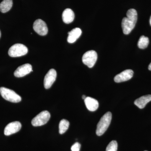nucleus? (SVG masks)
<instances>
[{
  "mask_svg": "<svg viewBox=\"0 0 151 151\" xmlns=\"http://www.w3.org/2000/svg\"><path fill=\"white\" fill-rule=\"evenodd\" d=\"M127 17L122 20V25L124 34L128 35L134 29L137 21L138 15L134 9H130L127 12Z\"/></svg>",
  "mask_w": 151,
  "mask_h": 151,
  "instance_id": "obj_1",
  "label": "nucleus"
},
{
  "mask_svg": "<svg viewBox=\"0 0 151 151\" xmlns=\"http://www.w3.org/2000/svg\"><path fill=\"white\" fill-rule=\"evenodd\" d=\"M112 119V113L108 112L104 114L101 118L97 125L96 134L98 136H102L105 133L111 124Z\"/></svg>",
  "mask_w": 151,
  "mask_h": 151,
  "instance_id": "obj_2",
  "label": "nucleus"
},
{
  "mask_svg": "<svg viewBox=\"0 0 151 151\" xmlns=\"http://www.w3.org/2000/svg\"><path fill=\"white\" fill-rule=\"evenodd\" d=\"M0 94L5 100L12 103H19L22 100L21 97L14 91L6 87L0 88Z\"/></svg>",
  "mask_w": 151,
  "mask_h": 151,
  "instance_id": "obj_3",
  "label": "nucleus"
},
{
  "mask_svg": "<svg viewBox=\"0 0 151 151\" xmlns=\"http://www.w3.org/2000/svg\"><path fill=\"white\" fill-rule=\"evenodd\" d=\"M28 49L26 46L22 44H16L9 49V55L12 57H18L27 54Z\"/></svg>",
  "mask_w": 151,
  "mask_h": 151,
  "instance_id": "obj_4",
  "label": "nucleus"
},
{
  "mask_svg": "<svg viewBox=\"0 0 151 151\" xmlns=\"http://www.w3.org/2000/svg\"><path fill=\"white\" fill-rule=\"evenodd\" d=\"M50 118V114L48 111H42L32 119V124L35 127L43 126L48 122Z\"/></svg>",
  "mask_w": 151,
  "mask_h": 151,
  "instance_id": "obj_5",
  "label": "nucleus"
},
{
  "mask_svg": "<svg viewBox=\"0 0 151 151\" xmlns=\"http://www.w3.org/2000/svg\"><path fill=\"white\" fill-rule=\"evenodd\" d=\"M97 59V55L94 50H89L85 52L82 57V62L88 67L91 68L95 65Z\"/></svg>",
  "mask_w": 151,
  "mask_h": 151,
  "instance_id": "obj_6",
  "label": "nucleus"
},
{
  "mask_svg": "<svg viewBox=\"0 0 151 151\" xmlns=\"http://www.w3.org/2000/svg\"><path fill=\"white\" fill-rule=\"evenodd\" d=\"M33 29L38 34L45 36L47 34L48 29L45 22L40 19H38L34 23Z\"/></svg>",
  "mask_w": 151,
  "mask_h": 151,
  "instance_id": "obj_7",
  "label": "nucleus"
},
{
  "mask_svg": "<svg viewBox=\"0 0 151 151\" xmlns=\"http://www.w3.org/2000/svg\"><path fill=\"white\" fill-rule=\"evenodd\" d=\"M57 73L54 69H51L45 75L44 80V85L46 89H49L56 80Z\"/></svg>",
  "mask_w": 151,
  "mask_h": 151,
  "instance_id": "obj_8",
  "label": "nucleus"
},
{
  "mask_svg": "<svg viewBox=\"0 0 151 151\" xmlns=\"http://www.w3.org/2000/svg\"><path fill=\"white\" fill-rule=\"evenodd\" d=\"M21 124L19 122H12L6 126L4 133L6 136H9L18 132L21 129Z\"/></svg>",
  "mask_w": 151,
  "mask_h": 151,
  "instance_id": "obj_9",
  "label": "nucleus"
},
{
  "mask_svg": "<svg viewBox=\"0 0 151 151\" xmlns=\"http://www.w3.org/2000/svg\"><path fill=\"white\" fill-rule=\"evenodd\" d=\"M32 71L31 65L26 63L19 66L14 72V75L17 77H23Z\"/></svg>",
  "mask_w": 151,
  "mask_h": 151,
  "instance_id": "obj_10",
  "label": "nucleus"
},
{
  "mask_svg": "<svg viewBox=\"0 0 151 151\" xmlns=\"http://www.w3.org/2000/svg\"><path fill=\"white\" fill-rule=\"evenodd\" d=\"M134 71L131 69H127L118 74L114 77V81L116 83L124 82L130 80L133 77Z\"/></svg>",
  "mask_w": 151,
  "mask_h": 151,
  "instance_id": "obj_11",
  "label": "nucleus"
},
{
  "mask_svg": "<svg viewBox=\"0 0 151 151\" xmlns=\"http://www.w3.org/2000/svg\"><path fill=\"white\" fill-rule=\"evenodd\" d=\"M81 33V29L79 28H75L69 32L67 38L68 42L70 43H74L80 37Z\"/></svg>",
  "mask_w": 151,
  "mask_h": 151,
  "instance_id": "obj_12",
  "label": "nucleus"
},
{
  "mask_svg": "<svg viewBox=\"0 0 151 151\" xmlns=\"http://www.w3.org/2000/svg\"><path fill=\"white\" fill-rule=\"evenodd\" d=\"M86 108L91 111H96L99 107V103L96 99L92 97H87L84 100Z\"/></svg>",
  "mask_w": 151,
  "mask_h": 151,
  "instance_id": "obj_13",
  "label": "nucleus"
},
{
  "mask_svg": "<svg viewBox=\"0 0 151 151\" xmlns=\"http://www.w3.org/2000/svg\"><path fill=\"white\" fill-rule=\"evenodd\" d=\"M75 15L71 9H66L62 14L63 21L65 24H69L74 20Z\"/></svg>",
  "mask_w": 151,
  "mask_h": 151,
  "instance_id": "obj_14",
  "label": "nucleus"
},
{
  "mask_svg": "<svg viewBox=\"0 0 151 151\" xmlns=\"http://www.w3.org/2000/svg\"><path fill=\"white\" fill-rule=\"evenodd\" d=\"M151 101V95H145L142 96L134 101V104L140 109H143L146 105Z\"/></svg>",
  "mask_w": 151,
  "mask_h": 151,
  "instance_id": "obj_15",
  "label": "nucleus"
},
{
  "mask_svg": "<svg viewBox=\"0 0 151 151\" xmlns=\"http://www.w3.org/2000/svg\"><path fill=\"white\" fill-rule=\"evenodd\" d=\"M13 6L12 0H3L0 4V11L3 13L9 12Z\"/></svg>",
  "mask_w": 151,
  "mask_h": 151,
  "instance_id": "obj_16",
  "label": "nucleus"
},
{
  "mask_svg": "<svg viewBox=\"0 0 151 151\" xmlns=\"http://www.w3.org/2000/svg\"><path fill=\"white\" fill-rule=\"evenodd\" d=\"M69 126V122L65 119H63L60 121L59 125V132L60 134L65 133Z\"/></svg>",
  "mask_w": 151,
  "mask_h": 151,
  "instance_id": "obj_17",
  "label": "nucleus"
},
{
  "mask_svg": "<svg viewBox=\"0 0 151 151\" xmlns=\"http://www.w3.org/2000/svg\"><path fill=\"white\" fill-rule=\"evenodd\" d=\"M149 43V38L145 36H142L138 41V46L139 48L144 49L147 47Z\"/></svg>",
  "mask_w": 151,
  "mask_h": 151,
  "instance_id": "obj_18",
  "label": "nucleus"
},
{
  "mask_svg": "<svg viewBox=\"0 0 151 151\" xmlns=\"http://www.w3.org/2000/svg\"><path fill=\"white\" fill-rule=\"evenodd\" d=\"M118 143L116 141H111L106 148V151H117Z\"/></svg>",
  "mask_w": 151,
  "mask_h": 151,
  "instance_id": "obj_19",
  "label": "nucleus"
},
{
  "mask_svg": "<svg viewBox=\"0 0 151 151\" xmlns=\"http://www.w3.org/2000/svg\"><path fill=\"white\" fill-rule=\"evenodd\" d=\"M81 147V145L79 143L76 142L73 144L71 147L72 151H79Z\"/></svg>",
  "mask_w": 151,
  "mask_h": 151,
  "instance_id": "obj_20",
  "label": "nucleus"
},
{
  "mask_svg": "<svg viewBox=\"0 0 151 151\" xmlns=\"http://www.w3.org/2000/svg\"><path fill=\"white\" fill-rule=\"evenodd\" d=\"M148 69L149 70H151V63L149 65Z\"/></svg>",
  "mask_w": 151,
  "mask_h": 151,
  "instance_id": "obj_21",
  "label": "nucleus"
},
{
  "mask_svg": "<svg viewBox=\"0 0 151 151\" xmlns=\"http://www.w3.org/2000/svg\"><path fill=\"white\" fill-rule=\"evenodd\" d=\"M82 99H83V100H85V98H86V96H85V95H82Z\"/></svg>",
  "mask_w": 151,
  "mask_h": 151,
  "instance_id": "obj_22",
  "label": "nucleus"
},
{
  "mask_svg": "<svg viewBox=\"0 0 151 151\" xmlns=\"http://www.w3.org/2000/svg\"><path fill=\"white\" fill-rule=\"evenodd\" d=\"M150 25L151 26V16L150 17Z\"/></svg>",
  "mask_w": 151,
  "mask_h": 151,
  "instance_id": "obj_23",
  "label": "nucleus"
},
{
  "mask_svg": "<svg viewBox=\"0 0 151 151\" xmlns=\"http://www.w3.org/2000/svg\"><path fill=\"white\" fill-rule=\"evenodd\" d=\"M1 31H0V37H1Z\"/></svg>",
  "mask_w": 151,
  "mask_h": 151,
  "instance_id": "obj_24",
  "label": "nucleus"
},
{
  "mask_svg": "<svg viewBox=\"0 0 151 151\" xmlns=\"http://www.w3.org/2000/svg\"></svg>",
  "mask_w": 151,
  "mask_h": 151,
  "instance_id": "obj_25",
  "label": "nucleus"
}]
</instances>
